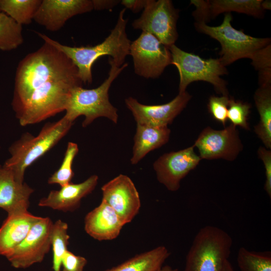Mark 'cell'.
I'll list each match as a JSON object with an SVG mask.
<instances>
[{
    "mask_svg": "<svg viewBox=\"0 0 271 271\" xmlns=\"http://www.w3.org/2000/svg\"><path fill=\"white\" fill-rule=\"evenodd\" d=\"M229 96L212 95L209 99L208 108L213 118L225 125L227 119Z\"/></svg>",
    "mask_w": 271,
    "mask_h": 271,
    "instance_id": "obj_32",
    "label": "cell"
},
{
    "mask_svg": "<svg viewBox=\"0 0 271 271\" xmlns=\"http://www.w3.org/2000/svg\"><path fill=\"white\" fill-rule=\"evenodd\" d=\"M261 0H192L195 10L192 15L196 22L206 24L218 15L235 12L260 18L263 13Z\"/></svg>",
    "mask_w": 271,
    "mask_h": 271,
    "instance_id": "obj_17",
    "label": "cell"
},
{
    "mask_svg": "<svg viewBox=\"0 0 271 271\" xmlns=\"http://www.w3.org/2000/svg\"><path fill=\"white\" fill-rule=\"evenodd\" d=\"M42 0H0V12L10 17L18 24L31 23Z\"/></svg>",
    "mask_w": 271,
    "mask_h": 271,
    "instance_id": "obj_25",
    "label": "cell"
},
{
    "mask_svg": "<svg viewBox=\"0 0 271 271\" xmlns=\"http://www.w3.org/2000/svg\"><path fill=\"white\" fill-rule=\"evenodd\" d=\"M261 7L263 10H270V1H263L261 3Z\"/></svg>",
    "mask_w": 271,
    "mask_h": 271,
    "instance_id": "obj_39",
    "label": "cell"
},
{
    "mask_svg": "<svg viewBox=\"0 0 271 271\" xmlns=\"http://www.w3.org/2000/svg\"><path fill=\"white\" fill-rule=\"evenodd\" d=\"M93 10L92 0H42L33 20L48 31L56 32L72 17Z\"/></svg>",
    "mask_w": 271,
    "mask_h": 271,
    "instance_id": "obj_16",
    "label": "cell"
},
{
    "mask_svg": "<svg viewBox=\"0 0 271 271\" xmlns=\"http://www.w3.org/2000/svg\"><path fill=\"white\" fill-rule=\"evenodd\" d=\"M22 26L10 17L0 12V50L11 51L24 41Z\"/></svg>",
    "mask_w": 271,
    "mask_h": 271,
    "instance_id": "obj_26",
    "label": "cell"
},
{
    "mask_svg": "<svg viewBox=\"0 0 271 271\" xmlns=\"http://www.w3.org/2000/svg\"><path fill=\"white\" fill-rule=\"evenodd\" d=\"M68 229L67 223L60 219L53 223L51 235L53 271H61L62 260L68 250L70 238Z\"/></svg>",
    "mask_w": 271,
    "mask_h": 271,
    "instance_id": "obj_27",
    "label": "cell"
},
{
    "mask_svg": "<svg viewBox=\"0 0 271 271\" xmlns=\"http://www.w3.org/2000/svg\"><path fill=\"white\" fill-rule=\"evenodd\" d=\"M78 75L51 80L13 108L22 126L39 123L65 110L72 90L82 86Z\"/></svg>",
    "mask_w": 271,
    "mask_h": 271,
    "instance_id": "obj_3",
    "label": "cell"
},
{
    "mask_svg": "<svg viewBox=\"0 0 271 271\" xmlns=\"http://www.w3.org/2000/svg\"><path fill=\"white\" fill-rule=\"evenodd\" d=\"M168 48L171 54V64L175 66L179 74V93L185 92L191 83L203 81L211 83L218 93L228 96L226 82L221 77L227 71L219 58L205 59L185 52L175 44Z\"/></svg>",
    "mask_w": 271,
    "mask_h": 271,
    "instance_id": "obj_8",
    "label": "cell"
},
{
    "mask_svg": "<svg viewBox=\"0 0 271 271\" xmlns=\"http://www.w3.org/2000/svg\"><path fill=\"white\" fill-rule=\"evenodd\" d=\"M259 158L262 161L264 169L265 181L264 189L271 197V151L264 147H260L257 151Z\"/></svg>",
    "mask_w": 271,
    "mask_h": 271,
    "instance_id": "obj_34",
    "label": "cell"
},
{
    "mask_svg": "<svg viewBox=\"0 0 271 271\" xmlns=\"http://www.w3.org/2000/svg\"><path fill=\"white\" fill-rule=\"evenodd\" d=\"M87 263L86 258L77 255L68 250L62 260L61 271H83Z\"/></svg>",
    "mask_w": 271,
    "mask_h": 271,
    "instance_id": "obj_33",
    "label": "cell"
},
{
    "mask_svg": "<svg viewBox=\"0 0 271 271\" xmlns=\"http://www.w3.org/2000/svg\"><path fill=\"white\" fill-rule=\"evenodd\" d=\"M78 152L77 144L73 142L68 143L62 163L59 168L48 179V184H57L61 187L71 183L74 176L72 164Z\"/></svg>",
    "mask_w": 271,
    "mask_h": 271,
    "instance_id": "obj_29",
    "label": "cell"
},
{
    "mask_svg": "<svg viewBox=\"0 0 271 271\" xmlns=\"http://www.w3.org/2000/svg\"><path fill=\"white\" fill-rule=\"evenodd\" d=\"M41 217L28 210L8 214L0 227V255L6 258L9 256Z\"/></svg>",
    "mask_w": 271,
    "mask_h": 271,
    "instance_id": "obj_20",
    "label": "cell"
},
{
    "mask_svg": "<svg viewBox=\"0 0 271 271\" xmlns=\"http://www.w3.org/2000/svg\"><path fill=\"white\" fill-rule=\"evenodd\" d=\"M98 180V177L93 175L81 183H70L59 190L51 191L39 201L38 206L63 212L73 211L79 206L81 199L95 189Z\"/></svg>",
    "mask_w": 271,
    "mask_h": 271,
    "instance_id": "obj_19",
    "label": "cell"
},
{
    "mask_svg": "<svg viewBox=\"0 0 271 271\" xmlns=\"http://www.w3.org/2000/svg\"><path fill=\"white\" fill-rule=\"evenodd\" d=\"M191 96L185 91L179 93L171 101L160 105H146L129 97L125 99L137 124L156 127L168 126L186 106Z\"/></svg>",
    "mask_w": 271,
    "mask_h": 271,
    "instance_id": "obj_15",
    "label": "cell"
},
{
    "mask_svg": "<svg viewBox=\"0 0 271 271\" xmlns=\"http://www.w3.org/2000/svg\"><path fill=\"white\" fill-rule=\"evenodd\" d=\"M194 146L198 149L200 158L207 160L221 158L233 161L242 149L238 130L231 123L222 130L206 127Z\"/></svg>",
    "mask_w": 271,
    "mask_h": 271,
    "instance_id": "obj_12",
    "label": "cell"
},
{
    "mask_svg": "<svg viewBox=\"0 0 271 271\" xmlns=\"http://www.w3.org/2000/svg\"><path fill=\"white\" fill-rule=\"evenodd\" d=\"M110 66L107 78L98 87L93 89H85L81 86L73 88L70 93L65 108L64 117L74 122L79 116L84 115L82 126L85 127L99 117L107 118L113 123L118 120L117 109L109 100L108 91L113 81L128 64L118 67L109 57Z\"/></svg>",
    "mask_w": 271,
    "mask_h": 271,
    "instance_id": "obj_4",
    "label": "cell"
},
{
    "mask_svg": "<svg viewBox=\"0 0 271 271\" xmlns=\"http://www.w3.org/2000/svg\"><path fill=\"white\" fill-rule=\"evenodd\" d=\"M102 200L109 205L126 224L139 213L141 203L131 179L120 174L101 187Z\"/></svg>",
    "mask_w": 271,
    "mask_h": 271,
    "instance_id": "obj_14",
    "label": "cell"
},
{
    "mask_svg": "<svg viewBox=\"0 0 271 271\" xmlns=\"http://www.w3.org/2000/svg\"><path fill=\"white\" fill-rule=\"evenodd\" d=\"M125 224L115 211L102 200L84 218L85 231L98 241L114 239Z\"/></svg>",
    "mask_w": 271,
    "mask_h": 271,
    "instance_id": "obj_18",
    "label": "cell"
},
{
    "mask_svg": "<svg viewBox=\"0 0 271 271\" xmlns=\"http://www.w3.org/2000/svg\"><path fill=\"white\" fill-rule=\"evenodd\" d=\"M93 9L102 10L110 9L116 6L120 1L112 0H92Z\"/></svg>",
    "mask_w": 271,
    "mask_h": 271,
    "instance_id": "obj_36",
    "label": "cell"
},
{
    "mask_svg": "<svg viewBox=\"0 0 271 271\" xmlns=\"http://www.w3.org/2000/svg\"><path fill=\"white\" fill-rule=\"evenodd\" d=\"M232 244L231 236L220 228H200L187 254L184 271H222Z\"/></svg>",
    "mask_w": 271,
    "mask_h": 271,
    "instance_id": "obj_6",
    "label": "cell"
},
{
    "mask_svg": "<svg viewBox=\"0 0 271 271\" xmlns=\"http://www.w3.org/2000/svg\"><path fill=\"white\" fill-rule=\"evenodd\" d=\"M222 271H235L229 260L225 262Z\"/></svg>",
    "mask_w": 271,
    "mask_h": 271,
    "instance_id": "obj_37",
    "label": "cell"
},
{
    "mask_svg": "<svg viewBox=\"0 0 271 271\" xmlns=\"http://www.w3.org/2000/svg\"><path fill=\"white\" fill-rule=\"evenodd\" d=\"M237 262L240 271H271L270 251H250L239 248Z\"/></svg>",
    "mask_w": 271,
    "mask_h": 271,
    "instance_id": "obj_28",
    "label": "cell"
},
{
    "mask_svg": "<svg viewBox=\"0 0 271 271\" xmlns=\"http://www.w3.org/2000/svg\"><path fill=\"white\" fill-rule=\"evenodd\" d=\"M250 107L251 105L248 103L236 100L233 97L229 98L227 119L235 126H239L249 129L248 119Z\"/></svg>",
    "mask_w": 271,
    "mask_h": 271,
    "instance_id": "obj_31",
    "label": "cell"
},
{
    "mask_svg": "<svg viewBox=\"0 0 271 271\" xmlns=\"http://www.w3.org/2000/svg\"><path fill=\"white\" fill-rule=\"evenodd\" d=\"M170 133L168 126L137 124L131 164H138L150 152L166 144L169 140Z\"/></svg>",
    "mask_w": 271,
    "mask_h": 271,
    "instance_id": "obj_22",
    "label": "cell"
},
{
    "mask_svg": "<svg viewBox=\"0 0 271 271\" xmlns=\"http://www.w3.org/2000/svg\"><path fill=\"white\" fill-rule=\"evenodd\" d=\"M125 8L122 9L117 23L109 35L101 43L95 46L71 47L63 45L44 34L36 32L47 42L65 54L78 69L79 76L84 84L92 82V67L100 57L109 55L118 67L124 64L126 56L129 54L131 42L125 32L127 20L124 18Z\"/></svg>",
    "mask_w": 271,
    "mask_h": 271,
    "instance_id": "obj_2",
    "label": "cell"
},
{
    "mask_svg": "<svg viewBox=\"0 0 271 271\" xmlns=\"http://www.w3.org/2000/svg\"><path fill=\"white\" fill-rule=\"evenodd\" d=\"M148 0H122L121 4L132 11L133 13H138L145 8Z\"/></svg>",
    "mask_w": 271,
    "mask_h": 271,
    "instance_id": "obj_35",
    "label": "cell"
},
{
    "mask_svg": "<svg viewBox=\"0 0 271 271\" xmlns=\"http://www.w3.org/2000/svg\"><path fill=\"white\" fill-rule=\"evenodd\" d=\"M255 106L259 115V121L254 131L265 148H271V84L260 85L254 95Z\"/></svg>",
    "mask_w": 271,
    "mask_h": 271,
    "instance_id": "obj_24",
    "label": "cell"
},
{
    "mask_svg": "<svg viewBox=\"0 0 271 271\" xmlns=\"http://www.w3.org/2000/svg\"><path fill=\"white\" fill-rule=\"evenodd\" d=\"M79 75L78 69L63 52L45 42L19 63L16 72L13 108L24 102L36 88L55 79Z\"/></svg>",
    "mask_w": 271,
    "mask_h": 271,
    "instance_id": "obj_1",
    "label": "cell"
},
{
    "mask_svg": "<svg viewBox=\"0 0 271 271\" xmlns=\"http://www.w3.org/2000/svg\"><path fill=\"white\" fill-rule=\"evenodd\" d=\"M157 271H178V268H173L169 265L163 266Z\"/></svg>",
    "mask_w": 271,
    "mask_h": 271,
    "instance_id": "obj_38",
    "label": "cell"
},
{
    "mask_svg": "<svg viewBox=\"0 0 271 271\" xmlns=\"http://www.w3.org/2000/svg\"><path fill=\"white\" fill-rule=\"evenodd\" d=\"M179 11L170 0H148L140 17L132 23L133 28L149 33L168 48L178 39L177 22Z\"/></svg>",
    "mask_w": 271,
    "mask_h": 271,
    "instance_id": "obj_9",
    "label": "cell"
},
{
    "mask_svg": "<svg viewBox=\"0 0 271 271\" xmlns=\"http://www.w3.org/2000/svg\"><path fill=\"white\" fill-rule=\"evenodd\" d=\"M129 54L133 59L135 73L147 79L158 78L172 63L169 48L146 32L143 31L131 42Z\"/></svg>",
    "mask_w": 271,
    "mask_h": 271,
    "instance_id": "obj_10",
    "label": "cell"
},
{
    "mask_svg": "<svg viewBox=\"0 0 271 271\" xmlns=\"http://www.w3.org/2000/svg\"><path fill=\"white\" fill-rule=\"evenodd\" d=\"M251 60L252 65L258 71L259 86L271 84L270 44L258 50Z\"/></svg>",
    "mask_w": 271,
    "mask_h": 271,
    "instance_id": "obj_30",
    "label": "cell"
},
{
    "mask_svg": "<svg viewBox=\"0 0 271 271\" xmlns=\"http://www.w3.org/2000/svg\"><path fill=\"white\" fill-rule=\"evenodd\" d=\"M53 225L48 217H42L34 224L25 239L7 257L11 265L25 269L41 262L51 247Z\"/></svg>",
    "mask_w": 271,
    "mask_h": 271,
    "instance_id": "obj_11",
    "label": "cell"
},
{
    "mask_svg": "<svg viewBox=\"0 0 271 271\" xmlns=\"http://www.w3.org/2000/svg\"><path fill=\"white\" fill-rule=\"evenodd\" d=\"M34 190L18 180L9 168L0 165V208L8 214L27 210Z\"/></svg>",
    "mask_w": 271,
    "mask_h": 271,
    "instance_id": "obj_21",
    "label": "cell"
},
{
    "mask_svg": "<svg viewBox=\"0 0 271 271\" xmlns=\"http://www.w3.org/2000/svg\"><path fill=\"white\" fill-rule=\"evenodd\" d=\"M73 124L63 116L57 121L46 123L36 136L28 132L23 134L10 147L11 157L4 165L18 180L24 182L27 168L57 144Z\"/></svg>",
    "mask_w": 271,
    "mask_h": 271,
    "instance_id": "obj_5",
    "label": "cell"
},
{
    "mask_svg": "<svg viewBox=\"0 0 271 271\" xmlns=\"http://www.w3.org/2000/svg\"><path fill=\"white\" fill-rule=\"evenodd\" d=\"M231 13H226L222 24L218 26H210L203 22H196V30L216 40L221 45L219 59L225 67L242 58L251 59L259 49L270 44L268 38L251 37L243 30L234 28L231 22Z\"/></svg>",
    "mask_w": 271,
    "mask_h": 271,
    "instance_id": "obj_7",
    "label": "cell"
},
{
    "mask_svg": "<svg viewBox=\"0 0 271 271\" xmlns=\"http://www.w3.org/2000/svg\"><path fill=\"white\" fill-rule=\"evenodd\" d=\"M194 147L165 154L154 162L157 178L168 190L177 191L181 180L198 165L201 159L195 153Z\"/></svg>",
    "mask_w": 271,
    "mask_h": 271,
    "instance_id": "obj_13",
    "label": "cell"
},
{
    "mask_svg": "<svg viewBox=\"0 0 271 271\" xmlns=\"http://www.w3.org/2000/svg\"><path fill=\"white\" fill-rule=\"evenodd\" d=\"M170 254L166 247L159 246L104 271H157L163 266Z\"/></svg>",
    "mask_w": 271,
    "mask_h": 271,
    "instance_id": "obj_23",
    "label": "cell"
}]
</instances>
